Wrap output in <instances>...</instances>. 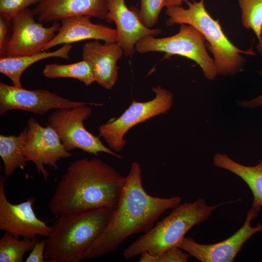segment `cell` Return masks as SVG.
I'll return each instance as SVG.
<instances>
[{"label": "cell", "mask_w": 262, "mask_h": 262, "mask_svg": "<svg viewBox=\"0 0 262 262\" xmlns=\"http://www.w3.org/2000/svg\"><path fill=\"white\" fill-rule=\"evenodd\" d=\"M181 202L178 196L159 197L148 194L143 185L140 165L133 162L125 178L117 207L100 235L84 252L82 261L111 253L129 236L147 232L165 211Z\"/></svg>", "instance_id": "6da1fadb"}, {"label": "cell", "mask_w": 262, "mask_h": 262, "mask_svg": "<svg viewBox=\"0 0 262 262\" xmlns=\"http://www.w3.org/2000/svg\"><path fill=\"white\" fill-rule=\"evenodd\" d=\"M125 178L98 158L77 160L68 166L48 204L52 214L87 210L115 209L120 201Z\"/></svg>", "instance_id": "7a4b0ae2"}, {"label": "cell", "mask_w": 262, "mask_h": 262, "mask_svg": "<svg viewBox=\"0 0 262 262\" xmlns=\"http://www.w3.org/2000/svg\"><path fill=\"white\" fill-rule=\"evenodd\" d=\"M114 209L99 208L57 216L46 238L44 257L49 262H79L100 235Z\"/></svg>", "instance_id": "3957f363"}, {"label": "cell", "mask_w": 262, "mask_h": 262, "mask_svg": "<svg viewBox=\"0 0 262 262\" xmlns=\"http://www.w3.org/2000/svg\"><path fill=\"white\" fill-rule=\"evenodd\" d=\"M188 5L166 8L165 13L169 17L167 26L185 24L192 26L203 36L206 47L214 56V62L218 74L232 76L241 72L246 63L241 54L253 55L251 49H239L229 40L224 33L218 20H215L207 11L204 0L193 2L184 1Z\"/></svg>", "instance_id": "277c9868"}, {"label": "cell", "mask_w": 262, "mask_h": 262, "mask_svg": "<svg viewBox=\"0 0 262 262\" xmlns=\"http://www.w3.org/2000/svg\"><path fill=\"white\" fill-rule=\"evenodd\" d=\"M230 201L214 205H208L203 198L193 202L180 204L149 231L141 235L123 252L127 260L147 252L159 254L177 246L178 243L194 226L207 219L220 206Z\"/></svg>", "instance_id": "5b68a950"}, {"label": "cell", "mask_w": 262, "mask_h": 262, "mask_svg": "<svg viewBox=\"0 0 262 262\" xmlns=\"http://www.w3.org/2000/svg\"><path fill=\"white\" fill-rule=\"evenodd\" d=\"M206 42L202 34L190 25H180L177 34L168 37L156 38L149 35L140 39L135 46L140 53L161 52L166 56L178 55L195 62L202 69L209 80H214L218 74L214 60L208 54Z\"/></svg>", "instance_id": "8992f818"}, {"label": "cell", "mask_w": 262, "mask_h": 262, "mask_svg": "<svg viewBox=\"0 0 262 262\" xmlns=\"http://www.w3.org/2000/svg\"><path fill=\"white\" fill-rule=\"evenodd\" d=\"M88 105H102L88 103L73 107L56 109L48 119V124L56 132L67 151L80 149L90 154L98 155L104 152L119 159L123 157L105 147L99 139L87 131L84 121L92 114Z\"/></svg>", "instance_id": "52a82bcc"}, {"label": "cell", "mask_w": 262, "mask_h": 262, "mask_svg": "<svg viewBox=\"0 0 262 262\" xmlns=\"http://www.w3.org/2000/svg\"><path fill=\"white\" fill-rule=\"evenodd\" d=\"M152 90L155 94L154 98L144 102L133 100L118 118L98 127L99 136L114 152L123 149L126 144L124 137L130 129L150 118L166 113L172 107L173 95L170 91L160 86L152 87Z\"/></svg>", "instance_id": "ba28073f"}, {"label": "cell", "mask_w": 262, "mask_h": 262, "mask_svg": "<svg viewBox=\"0 0 262 262\" xmlns=\"http://www.w3.org/2000/svg\"><path fill=\"white\" fill-rule=\"evenodd\" d=\"M26 128L27 133L21 152L29 161L34 164L38 174L47 180L49 174L44 165L57 170L58 162L72 157L73 154L65 149L57 134L48 124L43 127L31 117Z\"/></svg>", "instance_id": "9c48e42d"}, {"label": "cell", "mask_w": 262, "mask_h": 262, "mask_svg": "<svg viewBox=\"0 0 262 262\" xmlns=\"http://www.w3.org/2000/svg\"><path fill=\"white\" fill-rule=\"evenodd\" d=\"M33 10L26 8L11 19L12 33L5 57H18L38 53L44 51L46 46L57 33L61 24L53 22L45 27L36 22Z\"/></svg>", "instance_id": "30bf717a"}, {"label": "cell", "mask_w": 262, "mask_h": 262, "mask_svg": "<svg viewBox=\"0 0 262 262\" xmlns=\"http://www.w3.org/2000/svg\"><path fill=\"white\" fill-rule=\"evenodd\" d=\"M260 211L251 207L247 213L243 226L234 234L222 241L204 245L196 242L190 237L184 236L177 246L184 250L190 256L201 262H232L240 251L244 244L254 234L262 232V224L256 227L251 222Z\"/></svg>", "instance_id": "8fae6325"}, {"label": "cell", "mask_w": 262, "mask_h": 262, "mask_svg": "<svg viewBox=\"0 0 262 262\" xmlns=\"http://www.w3.org/2000/svg\"><path fill=\"white\" fill-rule=\"evenodd\" d=\"M6 177H0V230L7 231L16 237L36 240V236L49 237L52 226L40 220L33 208L35 199L28 197L19 204L10 203L7 199L4 183Z\"/></svg>", "instance_id": "7c38bea8"}, {"label": "cell", "mask_w": 262, "mask_h": 262, "mask_svg": "<svg viewBox=\"0 0 262 262\" xmlns=\"http://www.w3.org/2000/svg\"><path fill=\"white\" fill-rule=\"evenodd\" d=\"M88 103L70 100L44 89L27 90L0 82V115L21 110L43 115L52 109L73 107Z\"/></svg>", "instance_id": "4fadbf2b"}, {"label": "cell", "mask_w": 262, "mask_h": 262, "mask_svg": "<svg viewBox=\"0 0 262 262\" xmlns=\"http://www.w3.org/2000/svg\"><path fill=\"white\" fill-rule=\"evenodd\" d=\"M107 14L105 19L114 22L117 33V44L122 48L124 54L132 56L136 51L137 42L147 36H155L162 33L161 29L146 27L141 21L139 9L128 7L125 0H105Z\"/></svg>", "instance_id": "5bb4252c"}, {"label": "cell", "mask_w": 262, "mask_h": 262, "mask_svg": "<svg viewBox=\"0 0 262 262\" xmlns=\"http://www.w3.org/2000/svg\"><path fill=\"white\" fill-rule=\"evenodd\" d=\"M82 59L90 66L95 82L110 90L118 77L117 61L124 54L117 42L101 43L98 40L86 43L82 48Z\"/></svg>", "instance_id": "9a60e30c"}, {"label": "cell", "mask_w": 262, "mask_h": 262, "mask_svg": "<svg viewBox=\"0 0 262 262\" xmlns=\"http://www.w3.org/2000/svg\"><path fill=\"white\" fill-rule=\"evenodd\" d=\"M88 16H75L61 19V26L53 39L45 47L44 51L61 44H70L88 39L117 42L116 29L105 25L95 24Z\"/></svg>", "instance_id": "2e32d148"}, {"label": "cell", "mask_w": 262, "mask_h": 262, "mask_svg": "<svg viewBox=\"0 0 262 262\" xmlns=\"http://www.w3.org/2000/svg\"><path fill=\"white\" fill-rule=\"evenodd\" d=\"M33 10L42 23L80 16L103 19L107 14L105 0H42Z\"/></svg>", "instance_id": "e0dca14e"}, {"label": "cell", "mask_w": 262, "mask_h": 262, "mask_svg": "<svg viewBox=\"0 0 262 262\" xmlns=\"http://www.w3.org/2000/svg\"><path fill=\"white\" fill-rule=\"evenodd\" d=\"M213 163L244 181L253 194L252 207L260 212L262 207V160L256 165L246 166L238 163L225 154L217 153L213 157Z\"/></svg>", "instance_id": "ac0fdd59"}, {"label": "cell", "mask_w": 262, "mask_h": 262, "mask_svg": "<svg viewBox=\"0 0 262 262\" xmlns=\"http://www.w3.org/2000/svg\"><path fill=\"white\" fill-rule=\"evenodd\" d=\"M72 48L70 44H67L53 51H44L31 55L1 57L0 72L7 76L14 86L22 88L21 76L27 68L37 62L49 58L58 57L68 60Z\"/></svg>", "instance_id": "d6986e66"}, {"label": "cell", "mask_w": 262, "mask_h": 262, "mask_svg": "<svg viewBox=\"0 0 262 262\" xmlns=\"http://www.w3.org/2000/svg\"><path fill=\"white\" fill-rule=\"evenodd\" d=\"M26 133L27 129L25 128L18 136L0 135V156L6 177L11 176L17 168L24 170L27 166L29 161L21 152Z\"/></svg>", "instance_id": "ffe728a7"}, {"label": "cell", "mask_w": 262, "mask_h": 262, "mask_svg": "<svg viewBox=\"0 0 262 262\" xmlns=\"http://www.w3.org/2000/svg\"><path fill=\"white\" fill-rule=\"evenodd\" d=\"M43 75L48 78H74L88 86L95 82L88 63L85 60L67 65L49 64L45 66Z\"/></svg>", "instance_id": "44dd1931"}, {"label": "cell", "mask_w": 262, "mask_h": 262, "mask_svg": "<svg viewBox=\"0 0 262 262\" xmlns=\"http://www.w3.org/2000/svg\"><path fill=\"white\" fill-rule=\"evenodd\" d=\"M37 241L19 238L5 231L0 239V262H22L24 255L31 251Z\"/></svg>", "instance_id": "7402d4cb"}, {"label": "cell", "mask_w": 262, "mask_h": 262, "mask_svg": "<svg viewBox=\"0 0 262 262\" xmlns=\"http://www.w3.org/2000/svg\"><path fill=\"white\" fill-rule=\"evenodd\" d=\"M238 2L242 24L256 35L259 43L258 49L262 54V0H238Z\"/></svg>", "instance_id": "603a6c76"}, {"label": "cell", "mask_w": 262, "mask_h": 262, "mask_svg": "<svg viewBox=\"0 0 262 262\" xmlns=\"http://www.w3.org/2000/svg\"><path fill=\"white\" fill-rule=\"evenodd\" d=\"M139 15L142 23L151 28L158 21L159 15L165 7V0H140Z\"/></svg>", "instance_id": "cb8c5ba5"}, {"label": "cell", "mask_w": 262, "mask_h": 262, "mask_svg": "<svg viewBox=\"0 0 262 262\" xmlns=\"http://www.w3.org/2000/svg\"><path fill=\"white\" fill-rule=\"evenodd\" d=\"M190 256L175 246L156 255L144 252L140 255L139 262H187Z\"/></svg>", "instance_id": "d4e9b609"}, {"label": "cell", "mask_w": 262, "mask_h": 262, "mask_svg": "<svg viewBox=\"0 0 262 262\" xmlns=\"http://www.w3.org/2000/svg\"><path fill=\"white\" fill-rule=\"evenodd\" d=\"M42 0H0V16L11 21L22 10Z\"/></svg>", "instance_id": "484cf974"}, {"label": "cell", "mask_w": 262, "mask_h": 262, "mask_svg": "<svg viewBox=\"0 0 262 262\" xmlns=\"http://www.w3.org/2000/svg\"><path fill=\"white\" fill-rule=\"evenodd\" d=\"M11 20L0 16V56L5 57L10 37H9V27Z\"/></svg>", "instance_id": "4316f807"}, {"label": "cell", "mask_w": 262, "mask_h": 262, "mask_svg": "<svg viewBox=\"0 0 262 262\" xmlns=\"http://www.w3.org/2000/svg\"><path fill=\"white\" fill-rule=\"evenodd\" d=\"M47 240L43 239L37 241L31 250L28 257L26 259V262H46L44 253Z\"/></svg>", "instance_id": "83f0119b"}, {"label": "cell", "mask_w": 262, "mask_h": 262, "mask_svg": "<svg viewBox=\"0 0 262 262\" xmlns=\"http://www.w3.org/2000/svg\"><path fill=\"white\" fill-rule=\"evenodd\" d=\"M262 74V71H261ZM236 103L239 106L254 108L262 106V94L257 97L249 100H239L236 102Z\"/></svg>", "instance_id": "f1b7e54d"}, {"label": "cell", "mask_w": 262, "mask_h": 262, "mask_svg": "<svg viewBox=\"0 0 262 262\" xmlns=\"http://www.w3.org/2000/svg\"><path fill=\"white\" fill-rule=\"evenodd\" d=\"M184 0H165V7L169 8L173 7L181 6Z\"/></svg>", "instance_id": "f546056e"}]
</instances>
